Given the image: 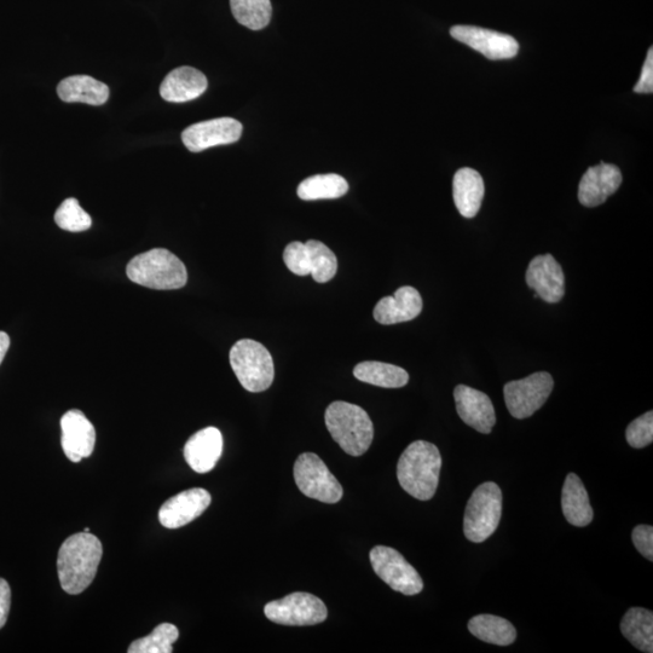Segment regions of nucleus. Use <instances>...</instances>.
Segmentation results:
<instances>
[{"label":"nucleus","mask_w":653,"mask_h":653,"mask_svg":"<svg viewBox=\"0 0 653 653\" xmlns=\"http://www.w3.org/2000/svg\"><path fill=\"white\" fill-rule=\"evenodd\" d=\"M103 556L102 542L90 533H78L62 543L57 571L63 591L83 593L95 580Z\"/></svg>","instance_id":"nucleus-1"},{"label":"nucleus","mask_w":653,"mask_h":653,"mask_svg":"<svg viewBox=\"0 0 653 653\" xmlns=\"http://www.w3.org/2000/svg\"><path fill=\"white\" fill-rule=\"evenodd\" d=\"M442 456L435 444L416 441L404 450L397 465V478L404 491L420 501L435 496Z\"/></svg>","instance_id":"nucleus-2"},{"label":"nucleus","mask_w":653,"mask_h":653,"mask_svg":"<svg viewBox=\"0 0 653 653\" xmlns=\"http://www.w3.org/2000/svg\"><path fill=\"white\" fill-rule=\"evenodd\" d=\"M126 274L137 285L159 291L179 290L188 281L186 265L165 248L138 254L127 264Z\"/></svg>","instance_id":"nucleus-3"},{"label":"nucleus","mask_w":653,"mask_h":653,"mask_svg":"<svg viewBox=\"0 0 653 653\" xmlns=\"http://www.w3.org/2000/svg\"><path fill=\"white\" fill-rule=\"evenodd\" d=\"M326 426L346 454L361 456L372 446L374 426L366 410L348 402H333L326 410Z\"/></svg>","instance_id":"nucleus-4"},{"label":"nucleus","mask_w":653,"mask_h":653,"mask_svg":"<svg viewBox=\"0 0 653 653\" xmlns=\"http://www.w3.org/2000/svg\"><path fill=\"white\" fill-rule=\"evenodd\" d=\"M231 368L245 390L257 394L268 390L275 378L273 357L263 344L242 339L230 350Z\"/></svg>","instance_id":"nucleus-5"},{"label":"nucleus","mask_w":653,"mask_h":653,"mask_svg":"<svg viewBox=\"0 0 653 653\" xmlns=\"http://www.w3.org/2000/svg\"><path fill=\"white\" fill-rule=\"evenodd\" d=\"M502 516V491L498 484L479 485L468 500L464 516L466 539L475 543L488 540L498 529Z\"/></svg>","instance_id":"nucleus-6"},{"label":"nucleus","mask_w":653,"mask_h":653,"mask_svg":"<svg viewBox=\"0 0 653 653\" xmlns=\"http://www.w3.org/2000/svg\"><path fill=\"white\" fill-rule=\"evenodd\" d=\"M297 487L310 499L323 504H337L343 498V487L328 470L319 455L304 453L294 465Z\"/></svg>","instance_id":"nucleus-7"},{"label":"nucleus","mask_w":653,"mask_h":653,"mask_svg":"<svg viewBox=\"0 0 653 653\" xmlns=\"http://www.w3.org/2000/svg\"><path fill=\"white\" fill-rule=\"evenodd\" d=\"M554 387L552 375L539 372L504 387L505 402L513 418L523 420L533 416L550 398Z\"/></svg>","instance_id":"nucleus-8"},{"label":"nucleus","mask_w":653,"mask_h":653,"mask_svg":"<svg viewBox=\"0 0 653 653\" xmlns=\"http://www.w3.org/2000/svg\"><path fill=\"white\" fill-rule=\"evenodd\" d=\"M265 616L281 626H315L325 622L328 610L320 598L297 592L265 605Z\"/></svg>","instance_id":"nucleus-9"},{"label":"nucleus","mask_w":653,"mask_h":653,"mask_svg":"<svg viewBox=\"0 0 653 653\" xmlns=\"http://www.w3.org/2000/svg\"><path fill=\"white\" fill-rule=\"evenodd\" d=\"M375 574L394 591L416 595L424 589V581L400 552L386 546L374 547L369 554Z\"/></svg>","instance_id":"nucleus-10"},{"label":"nucleus","mask_w":653,"mask_h":653,"mask_svg":"<svg viewBox=\"0 0 653 653\" xmlns=\"http://www.w3.org/2000/svg\"><path fill=\"white\" fill-rule=\"evenodd\" d=\"M240 121L233 118H219L187 127L182 141L190 152L200 153L208 148L227 146L238 142L242 136Z\"/></svg>","instance_id":"nucleus-11"},{"label":"nucleus","mask_w":653,"mask_h":653,"mask_svg":"<svg viewBox=\"0 0 653 653\" xmlns=\"http://www.w3.org/2000/svg\"><path fill=\"white\" fill-rule=\"evenodd\" d=\"M450 34L493 61L513 59L519 51V44L513 37L481 27L454 26Z\"/></svg>","instance_id":"nucleus-12"},{"label":"nucleus","mask_w":653,"mask_h":653,"mask_svg":"<svg viewBox=\"0 0 653 653\" xmlns=\"http://www.w3.org/2000/svg\"><path fill=\"white\" fill-rule=\"evenodd\" d=\"M62 449L67 458L78 464L94 453L96 431L83 412L69 410L61 419Z\"/></svg>","instance_id":"nucleus-13"},{"label":"nucleus","mask_w":653,"mask_h":653,"mask_svg":"<svg viewBox=\"0 0 653 653\" xmlns=\"http://www.w3.org/2000/svg\"><path fill=\"white\" fill-rule=\"evenodd\" d=\"M211 494L202 488H194L173 496L159 511L161 525L167 529L184 527L198 519L211 505Z\"/></svg>","instance_id":"nucleus-14"},{"label":"nucleus","mask_w":653,"mask_h":653,"mask_svg":"<svg viewBox=\"0 0 653 653\" xmlns=\"http://www.w3.org/2000/svg\"><path fill=\"white\" fill-rule=\"evenodd\" d=\"M456 410L464 423L478 432L489 435L496 424L494 404L484 392L466 385L454 390Z\"/></svg>","instance_id":"nucleus-15"},{"label":"nucleus","mask_w":653,"mask_h":653,"mask_svg":"<svg viewBox=\"0 0 653 653\" xmlns=\"http://www.w3.org/2000/svg\"><path fill=\"white\" fill-rule=\"evenodd\" d=\"M525 277L531 290L545 302L559 303L564 298V271L552 254H543L531 260Z\"/></svg>","instance_id":"nucleus-16"},{"label":"nucleus","mask_w":653,"mask_h":653,"mask_svg":"<svg viewBox=\"0 0 653 653\" xmlns=\"http://www.w3.org/2000/svg\"><path fill=\"white\" fill-rule=\"evenodd\" d=\"M622 184V173L617 166L600 163L589 167L579 186V201L586 207L603 205Z\"/></svg>","instance_id":"nucleus-17"},{"label":"nucleus","mask_w":653,"mask_h":653,"mask_svg":"<svg viewBox=\"0 0 653 653\" xmlns=\"http://www.w3.org/2000/svg\"><path fill=\"white\" fill-rule=\"evenodd\" d=\"M423 311V298L414 287L398 288L392 297H384L375 305L374 319L380 325L391 326L416 319Z\"/></svg>","instance_id":"nucleus-18"},{"label":"nucleus","mask_w":653,"mask_h":653,"mask_svg":"<svg viewBox=\"0 0 653 653\" xmlns=\"http://www.w3.org/2000/svg\"><path fill=\"white\" fill-rule=\"evenodd\" d=\"M223 453V436L216 427L196 432L184 447V458L192 470L200 475L211 472Z\"/></svg>","instance_id":"nucleus-19"},{"label":"nucleus","mask_w":653,"mask_h":653,"mask_svg":"<svg viewBox=\"0 0 653 653\" xmlns=\"http://www.w3.org/2000/svg\"><path fill=\"white\" fill-rule=\"evenodd\" d=\"M207 86L204 73L193 67H179L167 74L160 86V95L167 102L184 103L199 98Z\"/></svg>","instance_id":"nucleus-20"},{"label":"nucleus","mask_w":653,"mask_h":653,"mask_svg":"<svg viewBox=\"0 0 653 653\" xmlns=\"http://www.w3.org/2000/svg\"><path fill=\"white\" fill-rule=\"evenodd\" d=\"M485 187L481 173L464 167L455 173L453 196L456 208L462 217L471 219L481 210Z\"/></svg>","instance_id":"nucleus-21"},{"label":"nucleus","mask_w":653,"mask_h":653,"mask_svg":"<svg viewBox=\"0 0 653 653\" xmlns=\"http://www.w3.org/2000/svg\"><path fill=\"white\" fill-rule=\"evenodd\" d=\"M562 508L566 520L574 527H587L593 522L594 513L587 490L575 473H569L565 478Z\"/></svg>","instance_id":"nucleus-22"},{"label":"nucleus","mask_w":653,"mask_h":653,"mask_svg":"<svg viewBox=\"0 0 653 653\" xmlns=\"http://www.w3.org/2000/svg\"><path fill=\"white\" fill-rule=\"evenodd\" d=\"M57 94L66 103H86L91 106H102L109 98V88L106 84L89 77V75H73L63 79L57 86Z\"/></svg>","instance_id":"nucleus-23"},{"label":"nucleus","mask_w":653,"mask_h":653,"mask_svg":"<svg viewBox=\"0 0 653 653\" xmlns=\"http://www.w3.org/2000/svg\"><path fill=\"white\" fill-rule=\"evenodd\" d=\"M468 631L484 643L510 646L517 639L516 628L511 622L494 615H478L468 622Z\"/></svg>","instance_id":"nucleus-24"},{"label":"nucleus","mask_w":653,"mask_h":653,"mask_svg":"<svg viewBox=\"0 0 653 653\" xmlns=\"http://www.w3.org/2000/svg\"><path fill=\"white\" fill-rule=\"evenodd\" d=\"M354 375L363 383L385 387V389H400L409 381V374L403 368L378 361L358 363Z\"/></svg>","instance_id":"nucleus-25"},{"label":"nucleus","mask_w":653,"mask_h":653,"mask_svg":"<svg viewBox=\"0 0 653 653\" xmlns=\"http://www.w3.org/2000/svg\"><path fill=\"white\" fill-rule=\"evenodd\" d=\"M621 632L635 649L653 652V614L643 608H632L621 622Z\"/></svg>","instance_id":"nucleus-26"},{"label":"nucleus","mask_w":653,"mask_h":653,"mask_svg":"<svg viewBox=\"0 0 653 653\" xmlns=\"http://www.w3.org/2000/svg\"><path fill=\"white\" fill-rule=\"evenodd\" d=\"M348 192L346 179L335 173L306 178L297 190L299 198L304 201L339 199Z\"/></svg>","instance_id":"nucleus-27"},{"label":"nucleus","mask_w":653,"mask_h":653,"mask_svg":"<svg viewBox=\"0 0 653 653\" xmlns=\"http://www.w3.org/2000/svg\"><path fill=\"white\" fill-rule=\"evenodd\" d=\"M230 8L236 21L252 31L267 27L273 14L270 0H230Z\"/></svg>","instance_id":"nucleus-28"},{"label":"nucleus","mask_w":653,"mask_h":653,"mask_svg":"<svg viewBox=\"0 0 653 653\" xmlns=\"http://www.w3.org/2000/svg\"><path fill=\"white\" fill-rule=\"evenodd\" d=\"M305 245L308 247L312 279L319 283L331 281L338 271L337 256L321 241L309 240Z\"/></svg>","instance_id":"nucleus-29"},{"label":"nucleus","mask_w":653,"mask_h":653,"mask_svg":"<svg viewBox=\"0 0 653 653\" xmlns=\"http://www.w3.org/2000/svg\"><path fill=\"white\" fill-rule=\"evenodd\" d=\"M179 638L175 624L163 623L156 627L148 637L137 639L132 643L129 653H172V645Z\"/></svg>","instance_id":"nucleus-30"},{"label":"nucleus","mask_w":653,"mask_h":653,"mask_svg":"<svg viewBox=\"0 0 653 653\" xmlns=\"http://www.w3.org/2000/svg\"><path fill=\"white\" fill-rule=\"evenodd\" d=\"M55 222L63 230L80 233L91 228L92 219L77 199L69 198L62 202L55 213Z\"/></svg>","instance_id":"nucleus-31"},{"label":"nucleus","mask_w":653,"mask_h":653,"mask_svg":"<svg viewBox=\"0 0 653 653\" xmlns=\"http://www.w3.org/2000/svg\"><path fill=\"white\" fill-rule=\"evenodd\" d=\"M626 438L629 446L645 448L653 442V412H647L632 421L627 427Z\"/></svg>","instance_id":"nucleus-32"},{"label":"nucleus","mask_w":653,"mask_h":653,"mask_svg":"<svg viewBox=\"0 0 653 653\" xmlns=\"http://www.w3.org/2000/svg\"><path fill=\"white\" fill-rule=\"evenodd\" d=\"M283 262L286 267L298 276L310 275L309 252L303 242L294 241L283 252Z\"/></svg>","instance_id":"nucleus-33"},{"label":"nucleus","mask_w":653,"mask_h":653,"mask_svg":"<svg viewBox=\"0 0 653 653\" xmlns=\"http://www.w3.org/2000/svg\"><path fill=\"white\" fill-rule=\"evenodd\" d=\"M632 539L641 556L653 560V528L651 525H638L633 530Z\"/></svg>","instance_id":"nucleus-34"},{"label":"nucleus","mask_w":653,"mask_h":653,"mask_svg":"<svg viewBox=\"0 0 653 653\" xmlns=\"http://www.w3.org/2000/svg\"><path fill=\"white\" fill-rule=\"evenodd\" d=\"M653 91V49L647 52L641 77L634 86L635 94H652Z\"/></svg>","instance_id":"nucleus-35"},{"label":"nucleus","mask_w":653,"mask_h":653,"mask_svg":"<svg viewBox=\"0 0 653 653\" xmlns=\"http://www.w3.org/2000/svg\"><path fill=\"white\" fill-rule=\"evenodd\" d=\"M10 605L11 589L9 583L0 579V629H2L8 621Z\"/></svg>","instance_id":"nucleus-36"},{"label":"nucleus","mask_w":653,"mask_h":653,"mask_svg":"<svg viewBox=\"0 0 653 653\" xmlns=\"http://www.w3.org/2000/svg\"><path fill=\"white\" fill-rule=\"evenodd\" d=\"M10 348V338L5 332H0V364L4 361L5 355Z\"/></svg>","instance_id":"nucleus-37"},{"label":"nucleus","mask_w":653,"mask_h":653,"mask_svg":"<svg viewBox=\"0 0 653 653\" xmlns=\"http://www.w3.org/2000/svg\"><path fill=\"white\" fill-rule=\"evenodd\" d=\"M84 531H85V533H90V529H89V528H86Z\"/></svg>","instance_id":"nucleus-38"}]
</instances>
